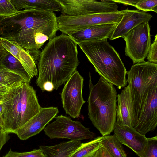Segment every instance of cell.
<instances>
[{"label":"cell","mask_w":157,"mask_h":157,"mask_svg":"<svg viewBox=\"0 0 157 157\" xmlns=\"http://www.w3.org/2000/svg\"><path fill=\"white\" fill-rule=\"evenodd\" d=\"M78 54L77 44L67 35L49 40L39 56L37 86L42 90L44 83L49 82L57 90L65 84L79 65Z\"/></svg>","instance_id":"obj_1"},{"label":"cell","mask_w":157,"mask_h":157,"mask_svg":"<svg viewBox=\"0 0 157 157\" xmlns=\"http://www.w3.org/2000/svg\"><path fill=\"white\" fill-rule=\"evenodd\" d=\"M87 101L88 117L104 136L110 134L116 122L117 92L112 84L100 77L94 85L90 72Z\"/></svg>","instance_id":"obj_2"},{"label":"cell","mask_w":157,"mask_h":157,"mask_svg":"<svg viewBox=\"0 0 157 157\" xmlns=\"http://www.w3.org/2000/svg\"><path fill=\"white\" fill-rule=\"evenodd\" d=\"M78 45L101 77L119 89L125 87L127 83L126 68L107 39Z\"/></svg>","instance_id":"obj_3"},{"label":"cell","mask_w":157,"mask_h":157,"mask_svg":"<svg viewBox=\"0 0 157 157\" xmlns=\"http://www.w3.org/2000/svg\"><path fill=\"white\" fill-rule=\"evenodd\" d=\"M24 82L10 88L2 101V127L8 134H16L18 129L27 122L29 106Z\"/></svg>","instance_id":"obj_4"},{"label":"cell","mask_w":157,"mask_h":157,"mask_svg":"<svg viewBox=\"0 0 157 157\" xmlns=\"http://www.w3.org/2000/svg\"><path fill=\"white\" fill-rule=\"evenodd\" d=\"M136 122L142 105L152 86L157 83V64L144 61L134 64L127 72Z\"/></svg>","instance_id":"obj_5"},{"label":"cell","mask_w":157,"mask_h":157,"mask_svg":"<svg viewBox=\"0 0 157 157\" xmlns=\"http://www.w3.org/2000/svg\"><path fill=\"white\" fill-rule=\"evenodd\" d=\"M122 11L92 14L71 16L61 14L57 17L59 30L68 34L97 25L117 23L124 14Z\"/></svg>","instance_id":"obj_6"},{"label":"cell","mask_w":157,"mask_h":157,"mask_svg":"<svg viewBox=\"0 0 157 157\" xmlns=\"http://www.w3.org/2000/svg\"><path fill=\"white\" fill-rule=\"evenodd\" d=\"M55 120L48 123L44 129L45 134L51 139H67L80 140L92 139L95 134L79 121H75L69 117L62 115L54 118Z\"/></svg>","instance_id":"obj_7"},{"label":"cell","mask_w":157,"mask_h":157,"mask_svg":"<svg viewBox=\"0 0 157 157\" xmlns=\"http://www.w3.org/2000/svg\"><path fill=\"white\" fill-rule=\"evenodd\" d=\"M149 22L142 23L130 30L123 38L125 41V55L135 64L144 61L151 44Z\"/></svg>","instance_id":"obj_8"},{"label":"cell","mask_w":157,"mask_h":157,"mask_svg":"<svg viewBox=\"0 0 157 157\" xmlns=\"http://www.w3.org/2000/svg\"><path fill=\"white\" fill-rule=\"evenodd\" d=\"M62 14L71 16L108 13L117 11L118 6L112 0H57Z\"/></svg>","instance_id":"obj_9"},{"label":"cell","mask_w":157,"mask_h":157,"mask_svg":"<svg viewBox=\"0 0 157 157\" xmlns=\"http://www.w3.org/2000/svg\"><path fill=\"white\" fill-rule=\"evenodd\" d=\"M83 78L76 71L65 84L60 93L63 107L66 113L73 118L78 117L85 103L82 95Z\"/></svg>","instance_id":"obj_10"},{"label":"cell","mask_w":157,"mask_h":157,"mask_svg":"<svg viewBox=\"0 0 157 157\" xmlns=\"http://www.w3.org/2000/svg\"><path fill=\"white\" fill-rule=\"evenodd\" d=\"M157 83L149 90L142 105L134 128L145 135L157 125Z\"/></svg>","instance_id":"obj_11"},{"label":"cell","mask_w":157,"mask_h":157,"mask_svg":"<svg viewBox=\"0 0 157 157\" xmlns=\"http://www.w3.org/2000/svg\"><path fill=\"white\" fill-rule=\"evenodd\" d=\"M57 107H41L40 112L20 128L16 135L25 140L39 134L59 113Z\"/></svg>","instance_id":"obj_12"},{"label":"cell","mask_w":157,"mask_h":157,"mask_svg":"<svg viewBox=\"0 0 157 157\" xmlns=\"http://www.w3.org/2000/svg\"><path fill=\"white\" fill-rule=\"evenodd\" d=\"M122 11L124 14L109 38L110 40L123 38L132 29L142 23L149 22L152 17L150 14L143 11L128 8Z\"/></svg>","instance_id":"obj_13"},{"label":"cell","mask_w":157,"mask_h":157,"mask_svg":"<svg viewBox=\"0 0 157 157\" xmlns=\"http://www.w3.org/2000/svg\"><path fill=\"white\" fill-rule=\"evenodd\" d=\"M114 135L122 144L126 145L137 155L143 151L147 142V138L133 127L123 126L116 122L113 130Z\"/></svg>","instance_id":"obj_14"},{"label":"cell","mask_w":157,"mask_h":157,"mask_svg":"<svg viewBox=\"0 0 157 157\" xmlns=\"http://www.w3.org/2000/svg\"><path fill=\"white\" fill-rule=\"evenodd\" d=\"M117 24L93 25L67 35L77 44L82 42L98 41L109 38Z\"/></svg>","instance_id":"obj_15"},{"label":"cell","mask_w":157,"mask_h":157,"mask_svg":"<svg viewBox=\"0 0 157 157\" xmlns=\"http://www.w3.org/2000/svg\"><path fill=\"white\" fill-rule=\"evenodd\" d=\"M116 122L119 125L134 127L136 124L131 91L128 85L117 95Z\"/></svg>","instance_id":"obj_16"},{"label":"cell","mask_w":157,"mask_h":157,"mask_svg":"<svg viewBox=\"0 0 157 157\" xmlns=\"http://www.w3.org/2000/svg\"><path fill=\"white\" fill-rule=\"evenodd\" d=\"M1 43L5 49L15 57L22 64L32 78L38 75L36 62L28 51L14 41L0 37Z\"/></svg>","instance_id":"obj_17"},{"label":"cell","mask_w":157,"mask_h":157,"mask_svg":"<svg viewBox=\"0 0 157 157\" xmlns=\"http://www.w3.org/2000/svg\"><path fill=\"white\" fill-rule=\"evenodd\" d=\"M81 143L80 140H70L53 146L40 145L39 147L45 157H70Z\"/></svg>","instance_id":"obj_18"},{"label":"cell","mask_w":157,"mask_h":157,"mask_svg":"<svg viewBox=\"0 0 157 157\" xmlns=\"http://www.w3.org/2000/svg\"><path fill=\"white\" fill-rule=\"evenodd\" d=\"M17 10L36 9L52 12L61 11V7L57 0H11Z\"/></svg>","instance_id":"obj_19"},{"label":"cell","mask_w":157,"mask_h":157,"mask_svg":"<svg viewBox=\"0 0 157 157\" xmlns=\"http://www.w3.org/2000/svg\"><path fill=\"white\" fill-rule=\"evenodd\" d=\"M0 66L19 75L25 82L30 84L31 78L21 63L9 52L7 51L1 58Z\"/></svg>","instance_id":"obj_20"},{"label":"cell","mask_w":157,"mask_h":157,"mask_svg":"<svg viewBox=\"0 0 157 157\" xmlns=\"http://www.w3.org/2000/svg\"><path fill=\"white\" fill-rule=\"evenodd\" d=\"M102 145V136L90 141L82 143L70 157H91Z\"/></svg>","instance_id":"obj_21"},{"label":"cell","mask_w":157,"mask_h":157,"mask_svg":"<svg viewBox=\"0 0 157 157\" xmlns=\"http://www.w3.org/2000/svg\"><path fill=\"white\" fill-rule=\"evenodd\" d=\"M102 145L113 157H127L122 144L114 135L102 136Z\"/></svg>","instance_id":"obj_22"},{"label":"cell","mask_w":157,"mask_h":157,"mask_svg":"<svg viewBox=\"0 0 157 157\" xmlns=\"http://www.w3.org/2000/svg\"><path fill=\"white\" fill-rule=\"evenodd\" d=\"M24 82L19 75L0 66V84L10 88Z\"/></svg>","instance_id":"obj_23"},{"label":"cell","mask_w":157,"mask_h":157,"mask_svg":"<svg viewBox=\"0 0 157 157\" xmlns=\"http://www.w3.org/2000/svg\"><path fill=\"white\" fill-rule=\"evenodd\" d=\"M140 157H157V136L147 138V142Z\"/></svg>","instance_id":"obj_24"},{"label":"cell","mask_w":157,"mask_h":157,"mask_svg":"<svg viewBox=\"0 0 157 157\" xmlns=\"http://www.w3.org/2000/svg\"><path fill=\"white\" fill-rule=\"evenodd\" d=\"M19 11L16 9L11 0H0V17L13 15Z\"/></svg>","instance_id":"obj_25"},{"label":"cell","mask_w":157,"mask_h":157,"mask_svg":"<svg viewBox=\"0 0 157 157\" xmlns=\"http://www.w3.org/2000/svg\"><path fill=\"white\" fill-rule=\"evenodd\" d=\"M2 157H45L42 151L40 148L34 149L26 152L14 151L10 149L8 152Z\"/></svg>","instance_id":"obj_26"},{"label":"cell","mask_w":157,"mask_h":157,"mask_svg":"<svg viewBox=\"0 0 157 157\" xmlns=\"http://www.w3.org/2000/svg\"><path fill=\"white\" fill-rule=\"evenodd\" d=\"M135 7L144 12L151 11L157 13V0H139Z\"/></svg>","instance_id":"obj_27"},{"label":"cell","mask_w":157,"mask_h":157,"mask_svg":"<svg viewBox=\"0 0 157 157\" xmlns=\"http://www.w3.org/2000/svg\"><path fill=\"white\" fill-rule=\"evenodd\" d=\"M157 35L151 44L147 55L148 62L157 64Z\"/></svg>","instance_id":"obj_28"},{"label":"cell","mask_w":157,"mask_h":157,"mask_svg":"<svg viewBox=\"0 0 157 157\" xmlns=\"http://www.w3.org/2000/svg\"><path fill=\"white\" fill-rule=\"evenodd\" d=\"M91 157H113L103 145Z\"/></svg>","instance_id":"obj_29"},{"label":"cell","mask_w":157,"mask_h":157,"mask_svg":"<svg viewBox=\"0 0 157 157\" xmlns=\"http://www.w3.org/2000/svg\"><path fill=\"white\" fill-rule=\"evenodd\" d=\"M9 134L5 132L2 127L0 126V151L3 145L10 138Z\"/></svg>","instance_id":"obj_30"},{"label":"cell","mask_w":157,"mask_h":157,"mask_svg":"<svg viewBox=\"0 0 157 157\" xmlns=\"http://www.w3.org/2000/svg\"><path fill=\"white\" fill-rule=\"evenodd\" d=\"M10 88L0 84V102H2L8 93Z\"/></svg>","instance_id":"obj_31"},{"label":"cell","mask_w":157,"mask_h":157,"mask_svg":"<svg viewBox=\"0 0 157 157\" xmlns=\"http://www.w3.org/2000/svg\"><path fill=\"white\" fill-rule=\"evenodd\" d=\"M114 2L119 3L123 4L126 5H131L135 7L136 4L139 0H112Z\"/></svg>","instance_id":"obj_32"},{"label":"cell","mask_w":157,"mask_h":157,"mask_svg":"<svg viewBox=\"0 0 157 157\" xmlns=\"http://www.w3.org/2000/svg\"><path fill=\"white\" fill-rule=\"evenodd\" d=\"M54 89V86L53 84L49 82H47L44 83L43 85L42 91L44 92L47 91L51 92L53 91Z\"/></svg>","instance_id":"obj_33"},{"label":"cell","mask_w":157,"mask_h":157,"mask_svg":"<svg viewBox=\"0 0 157 157\" xmlns=\"http://www.w3.org/2000/svg\"><path fill=\"white\" fill-rule=\"evenodd\" d=\"M7 51L5 49L1 44L0 38V60L1 58L5 55Z\"/></svg>","instance_id":"obj_34"},{"label":"cell","mask_w":157,"mask_h":157,"mask_svg":"<svg viewBox=\"0 0 157 157\" xmlns=\"http://www.w3.org/2000/svg\"><path fill=\"white\" fill-rule=\"evenodd\" d=\"M2 101L0 102V116L2 114Z\"/></svg>","instance_id":"obj_35"},{"label":"cell","mask_w":157,"mask_h":157,"mask_svg":"<svg viewBox=\"0 0 157 157\" xmlns=\"http://www.w3.org/2000/svg\"><path fill=\"white\" fill-rule=\"evenodd\" d=\"M0 126H1L2 127V120H1L0 116Z\"/></svg>","instance_id":"obj_36"},{"label":"cell","mask_w":157,"mask_h":157,"mask_svg":"<svg viewBox=\"0 0 157 157\" xmlns=\"http://www.w3.org/2000/svg\"><path fill=\"white\" fill-rule=\"evenodd\" d=\"M91 157H92V156H91Z\"/></svg>","instance_id":"obj_37"}]
</instances>
